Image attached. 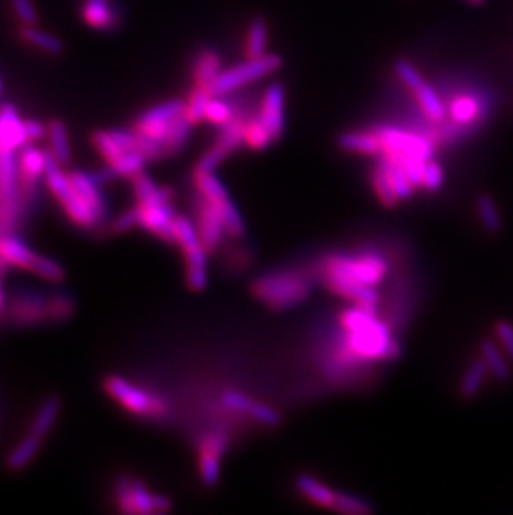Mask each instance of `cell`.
<instances>
[{
	"label": "cell",
	"mask_w": 513,
	"mask_h": 515,
	"mask_svg": "<svg viewBox=\"0 0 513 515\" xmlns=\"http://www.w3.org/2000/svg\"><path fill=\"white\" fill-rule=\"evenodd\" d=\"M253 294L272 309H290L311 296V282L295 272H274L255 280Z\"/></svg>",
	"instance_id": "3"
},
{
	"label": "cell",
	"mask_w": 513,
	"mask_h": 515,
	"mask_svg": "<svg viewBox=\"0 0 513 515\" xmlns=\"http://www.w3.org/2000/svg\"><path fill=\"white\" fill-rule=\"evenodd\" d=\"M13 13L22 25H36L37 11L32 0H11Z\"/></svg>",
	"instance_id": "51"
},
{
	"label": "cell",
	"mask_w": 513,
	"mask_h": 515,
	"mask_svg": "<svg viewBox=\"0 0 513 515\" xmlns=\"http://www.w3.org/2000/svg\"><path fill=\"white\" fill-rule=\"evenodd\" d=\"M32 270L37 276L46 279L48 282H60L64 279V269L60 267V264L44 255H37L36 264L32 267Z\"/></svg>",
	"instance_id": "45"
},
{
	"label": "cell",
	"mask_w": 513,
	"mask_h": 515,
	"mask_svg": "<svg viewBox=\"0 0 513 515\" xmlns=\"http://www.w3.org/2000/svg\"><path fill=\"white\" fill-rule=\"evenodd\" d=\"M212 97L214 96L209 92V89L205 85H197L193 89L189 100L185 102V114L193 124H199L205 119L207 107H209V102Z\"/></svg>",
	"instance_id": "37"
},
{
	"label": "cell",
	"mask_w": 513,
	"mask_h": 515,
	"mask_svg": "<svg viewBox=\"0 0 513 515\" xmlns=\"http://www.w3.org/2000/svg\"><path fill=\"white\" fill-rule=\"evenodd\" d=\"M132 180H133V192H135V197L139 202H142L149 195H152L156 192V182L152 180V177H149L145 172H141Z\"/></svg>",
	"instance_id": "52"
},
{
	"label": "cell",
	"mask_w": 513,
	"mask_h": 515,
	"mask_svg": "<svg viewBox=\"0 0 513 515\" xmlns=\"http://www.w3.org/2000/svg\"><path fill=\"white\" fill-rule=\"evenodd\" d=\"M245 142L251 145L252 149H257V150L267 149L269 145L275 142L272 135L269 133V129L265 127V124L261 119V116H255V117L247 120Z\"/></svg>",
	"instance_id": "41"
},
{
	"label": "cell",
	"mask_w": 513,
	"mask_h": 515,
	"mask_svg": "<svg viewBox=\"0 0 513 515\" xmlns=\"http://www.w3.org/2000/svg\"><path fill=\"white\" fill-rule=\"evenodd\" d=\"M117 502L127 514H154L157 494H152L141 480L120 479L117 482Z\"/></svg>",
	"instance_id": "12"
},
{
	"label": "cell",
	"mask_w": 513,
	"mask_h": 515,
	"mask_svg": "<svg viewBox=\"0 0 513 515\" xmlns=\"http://www.w3.org/2000/svg\"><path fill=\"white\" fill-rule=\"evenodd\" d=\"M147 162H149V159L141 150H129L124 156L119 157L115 162L107 164V167L112 170V174L115 177H131L133 179L135 176L143 172Z\"/></svg>",
	"instance_id": "30"
},
{
	"label": "cell",
	"mask_w": 513,
	"mask_h": 515,
	"mask_svg": "<svg viewBox=\"0 0 513 515\" xmlns=\"http://www.w3.org/2000/svg\"><path fill=\"white\" fill-rule=\"evenodd\" d=\"M48 144L50 154L59 160L60 164H69L71 160V142L69 133L64 122L52 120L47 127Z\"/></svg>",
	"instance_id": "28"
},
{
	"label": "cell",
	"mask_w": 513,
	"mask_h": 515,
	"mask_svg": "<svg viewBox=\"0 0 513 515\" xmlns=\"http://www.w3.org/2000/svg\"><path fill=\"white\" fill-rule=\"evenodd\" d=\"M44 179L47 182L50 192L56 195V199L64 207L65 214L71 217L77 226H81V227L96 226L98 220H97L94 210L90 209V205L87 204L84 197L75 189L71 176L62 170V164L50 154V150L47 152Z\"/></svg>",
	"instance_id": "2"
},
{
	"label": "cell",
	"mask_w": 513,
	"mask_h": 515,
	"mask_svg": "<svg viewBox=\"0 0 513 515\" xmlns=\"http://www.w3.org/2000/svg\"><path fill=\"white\" fill-rule=\"evenodd\" d=\"M82 19L85 24L100 30L115 29L120 22L119 13L110 4V0H85L82 5Z\"/></svg>",
	"instance_id": "23"
},
{
	"label": "cell",
	"mask_w": 513,
	"mask_h": 515,
	"mask_svg": "<svg viewBox=\"0 0 513 515\" xmlns=\"http://www.w3.org/2000/svg\"><path fill=\"white\" fill-rule=\"evenodd\" d=\"M4 305V288H2V282H0V309Z\"/></svg>",
	"instance_id": "56"
},
{
	"label": "cell",
	"mask_w": 513,
	"mask_h": 515,
	"mask_svg": "<svg viewBox=\"0 0 513 515\" xmlns=\"http://www.w3.org/2000/svg\"><path fill=\"white\" fill-rule=\"evenodd\" d=\"M346 325V356L344 362H369V360H392L398 357L400 346L390 329L379 321L377 311L362 305L346 309L342 313Z\"/></svg>",
	"instance_id": "1"
},
{
	"label": "cell",
	"mask_w": 513,
	"mask_h": 515,
	"mask_svg": "<svg viewBox=\"0 0 513 515\" xmlns=\"http://www.w3.org/2000/svg\"><path fill=\"white\" fill-rule=\"evenodd\" d=\"M477 212L483 227L487 228L492 234L500 232L501 219L500 214H499V209H497V205L487 193H482L478 197Z\"/></svg>",
	"instance_id": "42"
},
{
	"label": "cell",
	"mask_w": 513,
	"mask_h": 515,
	"mask_svg": "<svg viewBox=\"0 0 513 515\" xmlns=\"http://www.w3.org/2000/svg\"><path fill=\"white\" fill-rule=\"evenodd\" d=\"M92 142L96 145L97 152L102 156L107 164L115 162L119 157L125 154V150H122V147L115 142L110 131H98V133H94Z\"/></svg>",
	"instance_id": "43"
},
{
	"label": "cell",
	"mask_w": 513,
	"mask_h": 515,
	"mask_svg": "<svg viewBox=\"0 0 513 515\" xmlns=\"http://www.w3.org/2000/svg\"><path fill=\"white\" fill-rule=\"evenodd\" d=\"M325 280H327V286L332 288L335 294L352 300V302H355L357 305H362L365 309L377 311L379 292L375 290L373 286L360 284V282L348 280V279H338V277H325Z\"/></svg>",
	"instance_id": "19"
},
{
	"label": "cell",
	"mask_w": 513,
	"mask_h": 515,
	"mask_svg": "<svg viewBox=\"0 0 513 515\" xmlns=\"http://www.w3.org/2000/svg\"><path fill=\"white\" fill-rule=\"evenodd\" d=\"M60 400L57 397H48L47 400L37 410L36 417L32 420L30 432L36 433L37 437L44 439L50 429L54 427L56 419L59 416Z\"/></svg>",
	"instance_id": "31"
},
{
	"label": "cell",
	"mask_w": 513,
	"mask_h": 515,
	"mask_svg": "<svg viewBox=\"0 0 513 515\" xmlns=\"http://www.w3.org/2000/svg\"><path fill=\"white\" fill-rule=\"evenodd\" d=\"M185 114V102L180 99L167 100L162 104H157L154 107L147 108L141 117L135 122V131L154 141L164 147L167 154L168 133L172 131L174 124Z\"/></svg>",
	"instance_id": "8"
},
{
	"label": "cell",
	"mask_w": 513,
	"mask_h": 515,
	"mask_svg": "<svg viewBox=\"0 0 513 515\" xmlns=\"http://www.w3.org/2000/svg\"><path fill=\"white\" fill-rule=\"evenodd\" d=\"M21 167L15 150H0V228L11 230L21 195Z\"/></svg>",
	"instance_id": "9"
},
{
	"label": "cell",
	"mask_w": 513,
	"mask_h": 515,
	"mask_svg": "<svg viewBox=\"0 0 513 515\" xmlns=\"http://www.w3.org/2000/svg\"><path fill=\"white\" fill-rule=\"evenodd\" d=\"M0 87H2V84H0Z\"/></svg>",
	"instance_id": "58"
},
{
	"label": "cell",
	"mask_w": 513,
	"mask_h": 515,
	"mask_svg": "<svg viewBox=\"0 0 513 515\" xmlns=\"http://www.w3.org/2000/svg\"><path fill=\"white\" fill-rule=\"evenodd\" d=\"M267 42H269V27L262 17H255L251 22L249 32H247V56L249 59L262 57L267 52Z\"/></svg>",
	"instance_id": "34"
},
{
	"label": "cell",
	"mask_w": 513,
	"mask_h": 515,
	"mask_svg": "<svg viewBox=\"0 0 513 515\" xmlns=\"http://www.w3.org/2000/svg\"><path fill=\"white\" fill-rule=\"evenodd\" d=\"M489 371V365H487V362H485L483 357L474 360L472 365L466 369L464 377H462V383H460V392H462V396H475L478 391L482 389V385H483V381H485Z\"/></svg>",
	"instance_id": "35"
},
{
	"label": "cell",
	"mask_w": 513,
	"mask_h": 515,
	"mask_svg": "<svg viewBox=\"0 0 513 515\" xmlns=\"http://www.w3.org/2000/svg\"><path fill=\"white\" fill-rule=\"evenodd\" d=\"M192 122L187 114H184L172 127V131L168 133L167 139V156H174L179 154L180 150L187 145L192 133Z\"/></svg>",
	"instance_id": "40"
},
{
	"label": "cell",
	"mask_w": 513,
	"mask_h": 515,
	"mask_svg": "<svg viewBox=\"0 0 513 515\" xmlns=\"http://www.w3.org/2000/svg\"><path fill=\"white\" fill-rule=\"evenodd\" d=\"M377 164H379V166H382L383 170L389 174L390 182H392L395 192H397V197H398L400 201L410 199V197H412V193L415 191V187H414L412 180L408 179V176H406L404 166H402V164H398V162L394 160V159L385 156V154L379 157V162H377Z\"/></svg>",
	"instance_id": "26"
},
{
	"label": "cell",
	"mask_w": 513,
	"mask_h": 515,
	"mask_svg": "<svg viewBox=\"0 0 513 515\" xmlns=\"http://www.w3.org/2000/svg\"><path fill=\"white\" fill-rule=\"evenodd\" d=\"M490 104L492 99L483 94L455 97L450 104V119L468 127H480L483 117L489 116Z\"/></svg>",
	"instance_id": "15"
},
{
	"label": "cell",
	"mask_w": 513,
	"mask_h": 515,
	"mask_svg": "<svg viewBox=\"0 0 513 515\" xmlns=\"http://www.w3.org/2000/svg\"><path fill=\"white\" fill-rule=\"evenodd\" d=\"M172 199V191L168 187H157L152 195H149L145 201L139 202L141 207H156V205L166 204Z\"/></svg>",
	"instance_id": "55"
},
{
	"label": "cell",
	"mask_w": 513,
	"mask_h": 515,
	"mask_svg": "<svg viewBox=\"0 0 513 515\" xmlns=\"http://www.w3.org/2000/svg\"><path fill=\"white\" fill-rule=\"evenodd\" d=\"M323 270L325 277L348 279L375 288L387 276L389 264L380 253L367 252L358 255H330L323 264Z\"/></svg>",
	"instance_id": "4"
},
{
	"label": "cell",
	"mask_w": 513,
	"mask_h": 515,
	"mask_svg": "<svg viewBox=\"0 0 513 515\" xmlns=\"http://www.w3.org/2000/svg\"><path fill=\"white\" fill-rule=\"evenodd\" d=\"M395 73L415 94L420 107L423 108V112L427 114L429 119L433 120V122L445 120L449 110H447V106L443 104L442 97L432 85L425 82L422 73H418L417 69L408 60H397Z\"/></svg>",
	"instance_id": "11"
},
{
	"label": "cell",
	"mask_w": 513,
	"mask_h": 515,
	"mask_svg": "<svg viewBox=\"0 0 513 515\" xmlns=\"http://www.w3.org/2000/svg\"><path fill=\"white\" fill-rule=\"evenodd\" d=\"M468 4H474V5H482V4H485V0H466Z\"/></svg>",
	"instance_id": "57"
},
{
	"label": "cell",
	"mask_w": 513,
	"mask_h": 515,
	"mask_svg": "<svg viewBox=\"0 0 513 515\" xmlns=\"http://www.w3.org/2000/svg\"><path fill=\"white\" fill-rule=\"evenodd\" d=\"M197 228H199L203 245L209 252L215 251L222 244L224 236L227 234V228H226L218 207L207 199H203L202 205L199 209V227Z\"/></svg>",
	"instance_id": "18"
},
{
	"label": "cell",
	"mask_w": 513,
	"mask_h": 515,
	"mask_svg": "<svg viewBox=\"0 0 513 515\" xmlns=\"http://www.w3.org/2000/svg\"><path fill=\"white\" fill-rule=\"evenodd\" d=\"M373 133L379 135L382 142V154L394 159L398 164H402L406 159L414 157L429 162L435 152L433 141L420 133H406L389 125H382Z\"/></svg>",
	"instance_id": "7"
},
{
	"label": "cell",
	"mask_w": 513,
	"mask_h": 515,
	"mask_svg": "<svg viewBox=\"0 0 513 515\" xmlns=\"http://www.w3.org/2000/svg\"><path fill=\"white\" fill-rule=\"evenodd\" d=\"M247 416L257 420V422H261L263 425H269V427H277L280 424V414L274 408L262 404V402H255V400H253Z\"/></svg>",
	"instance_id": "47"
},
{
	"label": "cell",
	"mask_w": 513,
	"mask_h": 515,
	"mask_svg": "<svg viewBox=\"0 0 513 515\" xmlns=\"http://www.w3.org/2000/svg\"><path fill=\"white\" fill-rule=\"evenodd\" d=\"M106 391L110 397H114L119 402L120 406H124L135 416L156 417L166 412V404L160 399L149 394L147 391L119 375H110L106 379Z\"/></svg>",
	"instance_id": "10"
},
{
	"label": "cell",
	"mask_w": 513,
	"mask_h": 515,
	"mask_svg": "<svg viewBox=\"0 0 513 515\" xmlns=\"http://www.w3.org/2000/svg\"><path fill=\"white\" fill-rule=\"evenodd\" d=\"M175 230L180 247L185 253L187 261V284L192 290H203L207 288V249L203 245L199 228L193 226L191 219L177 216Z\"/></svg>",
	"instance_id": "6"
},
{
	"label": "cell",
	"mask_w": 513,
	"mask_h": 515,
	"mask_svg": "<svg viewBox=\"0 0 513 515\" xmlns=\"http://www.w3.org/2000/svg\"><path fill=\"white\" fill-rule=\"evenodd\" d=\"M237 114H239V112H237V108H235V106H234L232 102L222 99V96H214L210 99V102H209L205 119L210 120L212 124L218 125V127H224V125L234 119Z\"/></svg>",
	"instance_id": "38"
},
{
	"label": "cell",
	"mask_w": 513,
	"mask_h": 515,
	"mask_svg": "<svg viewBox=\"0 0 513 515\" xmlns=\"http://www.w3.org/2000/svg\"><path fill=\"white\" fill-rule=\"evenodd\" d=\"M495 334L500 340L501 348H505L507 356L513 360V325L501 321L495 325Z\"/></svg>",
	"instance_id": "53"
},
{
	"label": "cell",
	"mask_w": 513,
	"mask_h": 515,
	"mask_svg": "<svg viewBox=\"0 0 513 515\" xmlns=\"http://www.w3.org/2000/svg\"><path fill=\"white\" fill-rule=\"evenodd\" d=\"M282 57L275 54H265L257 59H249L239 65L222 71L215 77L210 84L207 85L212 96H227L230 92L237 90L239 87L259 81L269 73H274L282 67Z\"/></svg>",
	"instance_id": "5"
},
{
	"label": "cell",
	"mask_w": 513,
	"mask_h": 515,
	"mask_svg": "<svg viewBox=\"0 0 513 515\" xmlns=\"http://www.w3.org/2000/svg\"><path fill=\"white\" fill-rule=\"evenodd\" d=\"M40 437H37L36 433H29L25 435L24 439L19 442V445L13 449V452L7 457V466L13 470H19V468H25L38 452L40 447Z\"/></svg>",
	"instance_id": "32"
},
{
	"label": "cell",
	"mask_w": 513,
	"mask_h": 515,
	"mask_svg": "<svg viewBox=\"0 0 513 515\" xmlns=\"http://www.w3.org/2000/svg\"><path fill=\"white\" fill-rule=\"evenodd\" d=\"M338 147L346 152L365 154V156H380L382 142L375 133H344L338 135Z\"/></svg>",
	"instance_id": "24"
},
{
	"label": "cell",
	"mask_w": 513,
	"mask_h": 515,
	"mask_svg": "<svg viewBox=\"0 0 513 515\" xmlns=\"http://www.w3.org/2000/svg\"><path fill=\"white\" fill-rule=\"evenodd\" d=\"M25 133H27L29 144H32V142H37V141H42L47 135V129L38 120H25Z\"/></svg>",
	"instance_id": "54"
},
{
	"label": "cell",
	"mask_w": 513,
	"mask_h": 515,
	"mask_svg": "<svg viewBox=\"0 0 513 515\" xmlns=\"http://www.w3.org/2000/svg\"><path fill=\"white\" fill-rule=\"evenodd\" d=\"M480 350H482V357L489 365L490 372L501 382H507L510 379V367L507 360L503 359L499 348L492 340H483Z\"/></svg>",
	"instance_id": "36"
},
{
	"label": "cell",
	"mask_w": 513,
	"mask_h": 515,
	"mask_svg": "<svg viewBox=\"0 0 513 515\" xmlns=\"http://www.w3.org/2000/svg\"><path fill=\"white\" fill-rule=\"evenodd\" d=\"M29 144L25 120L19 117L17 108L5 104L0 107V150H21Z\"/></svg>",
	"instance_id": "17"
},
{
	"label": "cell",
	"mask_w": 513,
	"mask_h": 515,
	"mask_svg": "<svg viewBox=\"0 0 513 515\" xmlns=\"http://www.w3.org/2000/svg\"><path fill=\"white\" fill-rule=\"evenodd\" d=\"M137 226H141V207L139 205L132 207L129 210H125L124 214H120L117 219L112 220V230L115 234H124V232L137 227Z\"/></svg>",
	"instance_id": "49"
},
{
	"label": "cell",
	"mask_w": 513,
	"mask_h": 515,
	"mask_svg": "<svg viewBox=\"0 0 513 515\" xmlns=\"http://www.w3.org/2000/svg\"><path fill=\"white\" fill-rule=\"evenodd\" d=\"M227 157V152L220 147V145L214 144L205 154L202 159L197 162L195 166V174H203V172H214L218 164H222V160Z\"/></svg>",
	"instance_id": "48"
},
{
	"label": "cell",
	"mask_w": 513,
	"mask_h": 515,
	"mask_svg": "<svg viewBox=\"0 0 513 515\" xmlns=\"http://www.w3.org/2000/svg\"><path fill=\"white\" fill-rule=\"evenodd\" d=\"M37 253L32 251L24 240L15 236L0 237V262L15 265L25 270H32L36 264Z\"/></svg>",
	"instance_id": "22"
},
{
	"label": "cell",
	"mask_w": 513,
	"mask_h": 515,
	"mask_svg": "<svg viewBox=\"0 0 513 515\" xmlns=\"http://www.w3.org/2000/svg\"><path fill=\"white\" fill-rule=\"evenodd\" d=\"M175 219H177V214H175L174 205L170 202L156 205V207H141V227L149 232H154L167 244H179L177 230H175Z\"/></svg>",
	"instance_id": "13"
},
{
	"label": "cell",
	"mask_w": 513,
	"mask_h": 515,
	"mask_svg": "<svg viewBox=\"0 0 513 515\" xmlns=\"http://www.w3.org/2000/svg\"><path fill=\"white\" fill-rule=\"evenodd\" d=\"M69 176H71L75 189L79 191V193L87 201V204L90 205V209L94 210L97 220L98 222L104 220L107 217V204H106V199L100 192V187H98L100 182L97 180L96 176L87 174L82 170H73Z\"/></svg>",
	"instance_id": "20"
},
{
	"label": "cell",
	"mask_w": 513,
	"mask_h": 515,
	"mask_svg": "<svg viewBox=\"0 0 513 515\" xmlns=\"http://www.w3.org/2000/svg\"><path fill=\"white\" fill-rule=\"evenodd\" d=\"M220 73H222V60L215 50H203L197 56L193 64L195 84L207 87Z\"/></svg>",
	"instance_id": "27"
},
{
	"label": "cell",
	"mask_w": 513,
	"mask_h": 515,
	"mask_svg": "<svg viewBox=\"0 0 513 515\" xmlns=\"http://www.w3.org/2000/svg\"><path fill=\"white\" fill-rule=\"evenodd\" d=\"M227 447V437L222 433H212L203 439L201 449V479L205 485L212 487L220 479V456Z\"/></svg>",
	"instance_id": "16"
},
{
	"label": "cell",
	"mask_w": 513,
	"mask_h": 515,
	"mask_svg": "<svg viewBox=\"0 0 513 515\" xmlns=\"http://www.w3.org/2000/svg\"><path fill=\"white\" fill-rule=\"evenodd\" d=\"M372 184H373V189H375V193L379 195L380 202L387 207H394L397 202L400 201L397 197V192H395L394 185L390 182V177L389 174L383 170L382 166L377 164V167L373 168L372 172Z\"/></svg>",
	"instance_id": "39"
},
{
	"label": "cell",
	"mask_w": 513,
	"mask_h": 515,
	"mask_svg": "<svg viewBox=\"0 0 513 515\" xmlns=\"http://www.w3.org/2000/svg\"><path fill=\"white\" fill-rule=\"evenodd\" d=\"M295 485L311 502L322 505V507H334L335 492L322 484L321 480L312 477L309 474H300L295 479Z\"/></svg>",
	"instance_id": "25"
},
{
	"label": "cell",
	"mask_w": 513,
	"mask_h": 515,
	"mask_svg": "<svg viewBox=\"0 0 513 515\" xmlns=\"http://www.w3.org/2000/svg\"><path fill=\"white\" fill-rule=\"evenodd\" d=\"M245 125H247V120L237 114L234 119L222 127L215 144L220 145L227 154L237 150L240 145L247 144L245 142Z\"/></svg>",
	"instance_id": "29"
},
{
	"label": "cell",
	"mask_w": 513,
	"mask_h": 515,
	"mask_svg": "<svg viewBox=\"0 0 513 515\" xmlns=\"http://www.w3.org/2000/svg\"><path fill=\"white\" fill-rule=\"evenodd\" d=\"M284 104H286L284 87H282V84L275 82V84L270 85L265 90L262 99V108H261V114H259L274 141H278L284 135V129H286Z\"/></svg>",
	"instance_id": "14"
},
{
	"label": "cell",
	"mask_w": 513,
	"mask_h": 515,
	"mask_svg": "<svg viewBox=\"0 0 513 515\" xmlns=\"http://www.w3.org/2000/svg\"><path fill=\"white\" fill-rule=\"evenodd\" d=\"M222 404L226 408H230V410L249 414L253 400H252L251 397L239 392V391H226L224 396H222Z\"/></svg>",
	"instance_id": "50"
},
{
	"label": "cell",
	"mask_w": 513,
	"mask_h": 515,
	"mask_svg": "<svg viewBox=\"0 0 513 515\" xmlns=\"http://www.w3.org/2000/svg\"><path fill=\"white\" fill-rule=\"evenodd\" d=\"M46 162H47V152L37 149L32 144H27L21 149L19 154V167H21V179L22 187L27 193H30V189L46 174Z\"/></svg>",
	"instance_id": "21"
},
{
	"label": "cell",
	"mask_w": 513,
	"mask_h": 515,
	"mask_svg": "<svg viewBox=\"0 0 513 515\" xmlns=\"http://www.w3.org/2000/svg\"><path fill=\"white\" fill-rule=\"evenodd\" d=\"M21 36H22L27 44L40 48V50H44L47 54H52V56H57L64 48L62 42L57 37L48 34L46 30L37 29L36 25H24L22 30H21Z\"/></svg>",
	"instance_id": "33"
},
{
	"label": "cell",
	"mask_w": 513,
	"mask_h": 515,
	"mask_svg": "<svg viewBox=\"0 0 513 515\" xmlns=\"http://www.w3.org/2000/svg\"><path fill=\"white\" fill-rule=\"evenodd\" d=\"M443 179H445V174H443L442 166L439 162H435V160H429L425 164V168H423L422 187L429 192L440 191L443 185Z\"/></svg>",
	"instance_id": "46"
},
{
	"label": "cell",
	"mask_w": 513,
	"mask_h": 515,
	"mask_svg": "<svg viewBox=\"0 0 513 515\" xmlns=\"http://www.w3.org/2000/svg\"><path fill=\"white\" fill-rule=\"evenodd\" d=\"M337 512H342V514H352V515H365L371 514L372 505L360 499L357 495H348V494H335L334 507H332Z\"/></svg>",
	"instance_id": "44"
}]
</instances>
